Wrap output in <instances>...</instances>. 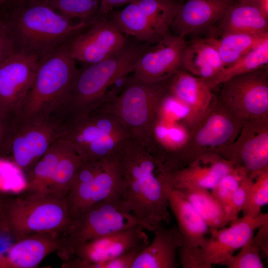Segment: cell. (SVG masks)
<instances>
[{"instance_id":"obj_1","label":"cell","mask_w":268,"mask_h":268,"mask_svg":"<svg viewBox=\"0 0 268 268\" xmlns=\"http://www.w3.org/2000/svg\"><path fill=\"white\" fill-rule=\"evenodd\" d=\"M117 156L124 200L138 224L151 232L169 224L171 215L164 182L167 173L160 169L147 148L135 139H126Z\"/></svg>"},{"instance_id":"obj_2","label":"cell","mask_w":268,"mask_h":268,"mask_svg":"<svg viewBox=\"0 0 268 268\" xmlns=\"http://www.w3.org/2000/svg\"><path fill=\"white\" fill-rule=\"evenodd\" d=\"M4 24L16 51L39 60L70 41L94 21L73 20L63 16L39 0L15 2Z\"/></svg>"},{"instance_id":"obj_3","label":"cell","mask_w":268,"mask_h":268,"mask_svg":"<svg viewBox=\"0 0 268 268\" xmlns=\"http://www.w3.org/2000/svg\"><path fill=\"white\" fill-rule=\"evenodd\" d=\"M149 43L128 42L118 51L99 62L77 69L63 112L67 118L85 114L107 102L109 89L132 73L137 60Z\"/></svg>"},{"instance_id":"obj_4","label":"cell","mask_w":268,"mask_h":268,"mask_svg":"<svg viewBox=\"0 0 268 268\" xmlns=\"http://www.w3.org/2000/svg\"><path fill=\"white\" fill-rule=\"evenodd\" d=\"M0 197L3 232L14 241L26 236L49 233L60 236L71 218L66 197L45 191H24Z\"/></svg>"},{"instance_id":"obj_5","label":"cell","mask_w":268,"mask_h":268,"mask_svg":"<svg viewBox=\"0 0 268 268\" xmlns=\"http://www.w3.org/2000/svg\"><path fill=\"white\" fill-rule=\"evenodd\" d=\"M68 43L39 60L32 85L14 115L29 118L63 111L77 69Z\"/></svg>"},{"instance_id":"obj_6","label":"cell","mask_w":268,"mask_h":268,"mask_svg":"<svg viewBox=\"0 0 268 268\" xmlns=\"http://www.w3.org/2000/svg\"><path fill=\"white\" fill-rule=\"evenodd\" d=\"M169 79L148 82L131 74L118 95L99 107L113 114L130 138L139 141L149 150L159 106L169 91Z\"/></svg>"},{"instance_id":"obj_7","label":"cell","mask_w":268,"mask_h":268,"mask_svg":"<svg viewBox=\"0 0 268 268\" xmlns=\"http://www.w3.org/2000/svg\"><path fill=\"white\" fill-rule=\"evenodd\" d=\"M64 124L63 138L70 142L82 161L112 157L130 138L118 118L99 107Z\"/></svg>"},{"instance_id":"obj_8","label":"cell","mask_w":268,"mask_h":268,"mask_svg":"<svg viewBox=\"0 0 268 268\" xmlns=\"http://www.w3.org/2000/svg\"><path fill=\"white\" fill-rule=\"evenodd\" d=\"M137 224L123 197L100 201L71 219L60 236L62 245L58 255L63 262L68 261L81 245Z\"/></svg>"},{"instance_id":"obj_9","label":"cell","mask_w":268,"mask_h":268,"mask_svg":"<svg viewBox=\"0 0 268 268\" xmlns=\"http://www.w3.org/2000/svg\"><path fill=\"white\" fill-rule=\"evenodd\" d=\"M63 126L59 114L29 118L13 115L0 156L14 162L25 174L56 140L63 138Z\"/></svg>"},{"instance_id":"obj_10","label":"cell","mask_w":268,"mask_h":268,"mask_svg":"<svg viewBox=\"0 0 268 268\" xmlns=\"http://www.w3.org/2000/svg\"><path fill=\"white\" fill-rule=\"evenodd\" d=\"M221 84L222 104L238 119L251 122L266 118L268 67L236 76Z\"/></svg>"},{"instance_id":"obj_11","label":"cell","mask_w":268,"mask_h":268,"mask_svg":"<svg viewBox=\"0 0 268 268\" xmlns=\"http://www.w3.org/2000/svg\"><path fill=\"white\" fill-rule=\"evenodd\" d=\"M268 224V213L256 216L243 215L226 226L209 230L210 236L198 250L194 268H211L240 249L254 235V231Z\"/></svg>"},{"instance_id":"obj_12","label":"cell","mask_w":268,"mask_h":268,"mask_svg":"<svg viewBox=\"0 0 268 268\" xmlns=\"http://www.w3.org/2000/svg\"><path fill=\"white\" fill-rule=\"evenodd\" d=\"M139 224L89 241L75 251L72 259L64 262L63 268H96L101 263L117 258L150 242Z\"/></svg>"},{"instance_id":"obj_13","label":"cell","mask_w":268,"mask_h":268,"mask_svg":"<svg viewBox=\"0 0 268 268\" xmlns=\"http://www.w3.org/2000/svg\"><path fill=\"white\" fill-rule=\"evenodd\" d=\"M39 59L16 51L0 64V115H14L33 83Z\"/></svg>"},{"instance_id":"obj_14","label":"cell","mask_w":268,"mask_h":268,"mask_svg":"<svg viewBox=\"0 0 268 268\" xmlns=\"http://www.w3.org/2000/svg\"><path fill=\"white\" fill-rule=\"evenodd\" d=\"M164 182L169 208L182 238L178 252L180 263L183 268H194L197 252L204 243L209 228L189 201L172 187L168 174Z\"/></svg>"},{"instance_id":"obj_15","label":"cell","mask_w":268,"mask_h":268,"mask_svg":"<svg viewBox=\"0 0 268 268\" xmlns=\"http://www.w3.org/2000/svg\"><path fill=\"white\" fill-rule=\"evenodd\" d=\"M127 39L107 18L99 16L68 43L71 57L83 65L99 62L120 50Z\"/></svg>"},{"instance_id":"obj_16","label":"cell","mask_w":268,"mask_h":268,"mask_svg":"<svg viewBox=\"0 0 268 268\" xmlns=\"http://www.w3.org/2000/svg\"><path fill=\"white\" fill-rule=\"evenodd\" d=\"M124 182L117 153L107 159L95 176L70 189L66 200L70 218L98 202L115 197L124 198Z\"/></svg>"},{"instance_id":"obj_17","label":"cell","mask_w":268,"mask_h":268,"mask_svg":"<svg viewBox=\"0 0 268 268\" xmlns=\"http://www.w3.org/2000/svg\"><path fill=\"white\" fill-rule=\"evenodd\" d=\"M185 39L167 32L142 53L134 66L132 75L148 82L163 81L182 69Z\"/></svg>"},{"instance_id":"obj_18","label":"cell","mask_w":268,"mask_h":268,"mask_svg":"<svg viewBox=\"0 0 268 268\" xmlns=\"http://www.w3.org/2000/svg\"><path fill=\"white\" fill-rule=\"evenodd\" d=\"M236 0H186L178 8L170 29L185 39L208 31Z\"/></svg>"},{"instance_id":"obj_19","label":"cell","mask_w":268,"mask_h":268,"mask_svg":"<svg viewBox=\"0 0 268 268\" xmlns=\"http://www.w3.org/2000/svg\"><path fill=\"white\" fill-rule=\"evenodd\" d=\"M235 167L217 153H206L187 167L168 173V177L176 189L195 188L209 190Z\"/></svg>"},{"instance_id":"obj_20","label":"cell","mask_w":268,"mask_h":268,"mask_svg":"<svg viewBox=\"0 0 268 268\" xmlns=\"http://www.w3.org/2000/svg\"><path fill=\"white\" fill-rule=\"evenodd\" d=\"M60 236L41 233L24 237L0 251V268H34L61 248Z\"/></svg>"},{"instance_id":"obj_21","label":"cell","mask_w":268,"mask_h":268,"mask_svg":"<svg viewBox=\"0 0 268 268\" xmlns=\"http://www.w3.org/2000/svg\"><path fill=\"white\" fill-rule=\"evenodd\" d=\"M207 37L229 33H268V10L260 4L237 2L208 30Z\"/></svg>"},{"instance_id":"obj_22","label":"cell","mask_w":268,"mask_h":268,"mask_svg":"<svg viewBox=\"0 0 268 268\" xmlns=\"http://www.w3.org/2000/svg\"><path fill=\"white\" fill-rule=\"evenodd\" d=\"M263 126V121L253 122L250 134H242L238 147H234L225 157L250 175L268 169V131Z\"/></svg>"},{"instance_id":"obj_23","label":"cell","mask_w":268,"mask_h":268,"mask_svg":"<svg viewBox=\"0 0 268 268\" xmlns=\"http://www.w3.org/2000/svg\"><path fill=\"white\" fill-rule=\"evenodd\" d=\"M151 242L136 257L132 268H175L182 238L176 225L162 226L153 232Z\"/></svg>"},{"instance_id":"obj_24","label":"cell","mask_w":268,"mask_h":268,"mask_svg":"<svg viewBox=\"0 0 268 268\" xmlns=\"http://www.w3.org/2000/svg\"><path fill=\"white\" fill-rule=\"evenodd\" d=\"M224 110H211L210 106L196 125L194 140L199 146L200 156L206 153L207 149L225 146L237 134L238 122L236 121L240 119L225 106Z\"/></svg>"},{"instance_id":"obj_25","label":"cell","mask_w":268,"mask_h":268,"mask_svg":"<svg viewBox=\"0 0 268 268\" xmlns=\"http://www.w3.org/2000/svg\"><path fill=\"white\" fill-rule=\"evenodd\" d=\"M224 67L218 52L207 37L186 41L182 69L203 79L208 85Z\"/></svg>"},{"instance_id":"obj_26","label":"cell","mask_w":268,"mask_h":268,"mask_svg":"<svg viewBox=\"0 0 268 268\" xmlns=\"http://www.w3.org/2000/svg\"><path fill=\"white\" fill-rule=\"evenodd\" d=\"M169 91L190 108L197 123L214 101V95L206 82L183 69L170 78Z\"/></svg>"},{"instance_id":"obj_27","label":"cell","mask_w":268,"mask_h":268,"mask_svg":"<svg viewBox=\"0 0 268 268\" xmlns=\"http://www.w3.org/2000/svg\"><path fill=\"white\" fill-rule=\"evenodd\" d=\"M107 18L124 35L143 43H155L161 37L134 1L119 10H112Z\"/></svg>"},{"instance_id":"obj_28","label":"cell","mask_w":268,"mask_h":268,"mask_svg":"<svg viewBox=\"0 0 268 268\" xmlns=\"http://www.w3.org/2000/svg\"><path fill=\"white\" fill-rule=\"evenodd\" d=\"M71 145L65 138L56 140L27 172L26 190L45 191L61 158Z\"/></svg>"},{"instance_id":"obj_29","label":"cell","mask_w":268,"mask_h":268,"mask_svg":"<svg viewBox=\"0 0 268 268\" xmlns=\"http://www.w3.org/2000/svg\"><path fill=\"white\" fill-rule=\"evenodd\" d=\"M206 37L215 47L224 66L226 67L268 41V33H229L217 37Z\"/></svg>"},{"instance_id":"obj_30","label":"cell","mask_w":268,"mask_h":268,"mask_svg":"<svg viewBox=\"0 0 268 268\" xmlns=\"http://www.w3.org/2000/svg\"><path fill=\"white\" fill-rule=\"evenodd\" d=\"M176 190L189 201L209 230L219 229L229 224L223 207L209 190L195 188Z\"/></svg>"},{"instance_id":"obj_31","label":"cell","mask_w":268,"mask_h":268,"mask_svg":"<svg viewBox=\"0 0 268 268\" xmlns=\"http://www.w3.org/2000/svg\"><path fill=\"white\" fill-rule=\"evenodd\" d=\"M268 41L225 67L208 86L211 89L236 76L268 67Z\"/></svg>"},{"instance_id":"obj_32","label":"cell","mask_w":268,"mask_h":268,"mask_svg":"<svg viewBox=\"0 0 268 268\" xmlns=\"http://www.w3.org/2000/svg\"><path fill=\"white\" fill-rule=\"evenodd\" d=\"M149 19L157 34L162 36L170 27L180 5L169 0H134Z\"/></svg>"},{"instance_id":"obj_33","label":"cell","mask_w":268,"mask_h":268,"mask_svg":"<svg viewBox=\"0 0 268 268\" xmlns=\"http://www.w3.org/2000/svg\"><path fill=\"white\" fill-rule=\"evenodd\" d=\"M82 161L72 145L61 158L46 191L66 197Z\"/></svg>"},{"instance_id":"obj_34","label":"cell","mask_w":268,"mask_h":268,"mask_svg":"<svg viewBox=\"0 0 268 268\" xmlns=\"http://www.w3.org/2000/svg\"><path fill=\"white\" fill-rule=\"evenodd\" d=\"M69 19L91 21L99 16L101 0H39Z\"/></svg>"},{"instance_id":"obj_35","label":"cell","mask_w":268,"mask_h":268,"mask_svg":"<svg viewBox=\"0 0 268 268\" xmlns=\"http://www.w3.org/2000/svg\"><path fill=\"white\" fill-rule=\"evenodd\" d=\"M157 118L168 122L182 124L188 127L190 125L196 126L197 124L190 108L169 91L161 102Z\"/></svg>"},{"instance_id":"obj_36","label":"cell","mask_w":268,"mask_h":268,"mask_svg":"<svg viewBox=\"0 0 268 268\" xmlns=\"http://www.w3.org/2000/svg\"><path fill=\"white\" fill-rule=\"evenodd\" d=\"M27 187L24 171L11 160L0 156V192L17 194Z\"/></svg>"},{"instance_id":"obj_37","label":"cell","mask_w":268,"mask_h":268,"mask_svg":"<svg viewBox=\"0 0 268 268\" xmlns=\"http://www.w3.org/2000/svg\"><path fill=\"white\" fill-rule=\"evenodd\" d=\"M268 202V169L253 176L247 205L243 215L256 216L261 214L262 208Z\"/></svg>"},{"instance_id":"obj_38","label":"cell","mask_w":268,"mask_h":268,"mask_svg":"<svg viewBox=\"0 0 268 268\" xmlns=\"http://www.w3.org/2000/svg\"><path fill=\"white\" fill-rule=\"evenodd\" d=\"M253 237L240 248L238 253L229 257L220 265L228 268H263L262 252Z\"/></svg>"},{"instance_id":"obj_39","label":"cell","mask_w":268,"mask_h":268,"mask_svg":"<svg viewBox=\"0 0 268 268\" xmlns=\"http://www.w3.org/2000/svg\"><path fill=\"white\" fill-rule=\"evenodd\" d=\"M249 174L245 169L235 167L231 172L222 177L211 190V193L221 204L225 213L234 191L241 181Z\"/></svg>"},{"instance_id":"obj_40","label":"cell","mask_w":268,"mask_h":268,"mask_svg":"<svg viewBox=\"0 0 268 268\" xmlns=\"http://www.w3.org/2000/svg\"><path fill=\"white\" fill-rule=\"evenodd\" d=\"M253 181V177L249 174L241 181L232 195L225 210L229 223L238 218L240 212L245 209Z\"/></svg>"},{"instance_id":"obj_41","label":"cell","mask_w":268,"mask_h":268,"mask_svg":"<svg viewBox=\"0 0 268 268\" xmlns=\"http://www.w3.org/2000/svg\"><path fill=\"white\" fill-rule=\"evenodd\" d=\"M15 52L14 45L4 24H0V64Z\"/></svg>"},{"instance_id":"obj_42","label":"cell","mask_w":268,"mask_h":268,"mask_svg":"<svg viewBox=\"0 0 268 268\" xmlns=\"http://www.w3.org/2000/svg\"><path fill=\"white\" fill-rule=\"evenodd\" d=\"M134 0H101L99 11V15L105 17L113 9L123 5L128 4Z\"/></svg>"},{"instance_id":"obj_43","label":"cell","mask_w":268,"mask_h":268,"mask_svg":"<svg viewBox=\"0 0 268 268\" xmlns=\"http://www.w3.org/2000/svg\"><path fill=\"white\" fill-rule=\"evenodd\" d=\"M258 232L253 239L259 246L261 252L268 258V224H265L258 229Z\"/></svg>"},{"instance_id":"obj_44","label":"cell","mask_w":268,"mask_h":268,"mask_svg":"<svg viewBox=\"0 0 268 268\" xmlns=\"http://www.w3.org/2000/svg\"><path fill=\"white\" fill-rule=\"evenodd\" d=\"M10 117L0 115V152L8 128Z\"/></svg>"},{"instance_id":"obj_45","label":"cell","mask_w":268,"mask_h":268,"mask_svg":"<svg viewBox=\"0 0 268 268\" xmlns=\"http://www.w3.org/2000/svg\"><path fill=\"white\" fill-rule=\"evenodd\" d=\"M236 1L242 3L260 4L268 10V0H236Z\"/></svg>"},{"instance_id":"obj_46","label":"cell","mask_w":268,"mask_h":268,"mask_svg":"<svg viewBox=\"0 0 268 268\" xmlns=\"http://www.w3.org/2000/svg\"><path fill=\"white\" fill-rule=\"evenodd\" d=\"M170 1L178 4H182L184 1H185V0H170Z\"/></svg>"},{"instance_id":"obj_47","label":"cell","mask_w":268,"mask_h":268,"mask_svg":"<svg viewBox=\"0 0 268 268\" xmlns=\"http://www.w3.org/2000/svg\"><path fill=\"white\" fill-rule=\"evenodd\" d=\"M11 0H0V8L6 2Z\"/></svg>"},{"instance_id":"obj_48","label":"cell","mask_w":268,"mask_h":268,"mask_svg":"<svg viewBox=\"0 0 268 268\" xmlns=\"http://www.w3.org/2000/svg\"><path fill=\"white\" fill-rule=\"evenodd\" d=\"M4 233V232H3V230L2 228V225L1 224V221L0 220V233Z\"/></svg>"},{"instance_id":"obj_49","label":"cell","mask_w":268,"mask_h":268,"mask_svg":"<svg viewBox=\"0 0 268 268\" xmlns=\"http://www.w3.org/2000/svg\"><path fill=\"white\" fill-rule=\"evenodd\" d=\"M16 2H19V1H21L22 0H15Z\"/></svg>"}]
</instances>
